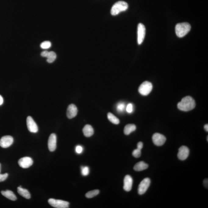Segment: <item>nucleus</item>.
<instances>
[{
	"label": "nucleus",
	"mask_w": 208,
	"mask_h": 208,
	"mask_svg": "<svg viewBox=\"0 0 208 208\" xmlns=\"http://www.w3.org/2000/svg\"><path fill=\"white\" fill-rule=\"evenodd\" d=\"M133 179L129 175L125 176L124 179V190L129 192L131 190L133 185Z\"/></svg>",
	"instance_id": "obj_14"
},
{
	"label": "nucleus",
	"mask_w": 208,
	"mask_h": 208,
	"mask_svg": "<svg viewBox=\"0 0 208 208\" xmlns=\"http://www.w3.org/2000/svg\"><path fill=\"white\" fill-rule=\"evenodd\" d=\"M13 142L14 139L11 136H4L0 140V146L3 148H8L13 144Z\"/></svg>",
	"instance_id": "obj_10"
},
{
	"label": "nucleus",
	"mask_w": 208,
	"mask_h": 208,
	"mask_svg": "<svg viewBox=\"0 0 208 208\" xmlns=\"http://www.w3.org/2000/svg\"><path fill=\"white\" fill-rule=\"evenodd\" d=\"M83 149L82 146L81 145H77L76 147L75 151L76 153L77 154H81L82 153Z\"/></svg>",
	"instance_id": "obj_29"
},
{
	"label": "nucleus",
	"mask_w": 208,
	"mask_h": 208,
	"mask_svg": "<svg viewBox=\"0 0 208 208\" xmlns=\"http://www.w3.org/2000/svg\"><path fill=\"white\" fill-rule=\"evenodd\" d=\"M152 88L153 86L151 83L149 81H145L139 87L138 91L141 95L146 96L151 92Z\"/></svg>",
	"instance_id": "obj_4"
},
{
	"label": "nucleus",
	"mask_w": 208,
	"mask_h": 208,
	"mask_svg": "<svg viewBox=\"0 0 208 208\" xmlns=\"http://www.w3.org/2000/svg\"><path fill=\"white\" fill-rule=\"evenodd\" d=\"M143 147V143L142 142H139L137 144V149L141 150Z\"/></svg>",
	"instance_id": "obj_31"
},
{
	"label": "nucleus",
	"mask_w": 208,
	"mask_h": 208,
	"mask_svg": "<svg viewBox=\"0 0 208 208\" xmlns=\"http://www.w3.org/2000/svg\"><path fill=\"white\" fill-rule=\"evenodd\" d=\"M47 59V61L48 63H51L55 61L56 59V55L55 52L53 51H51L49 52L47 57H46Z\"/></svg>",
	"instance_id": "obj_22"
},
{
	"label": "nucleus",
	"mask_w": 208,
	"mask_h": 208,
	"mask_svg": "<svg viewBox=\"0 0 208 208\" xmlns=\"http://www.w3.org/2000/svg\"><path fill=\"white\" fill-rule=\"evenodd\" d=\"M146 29L145 26L142 23H140L138 26L137 41L138 45L142 43L145 36Z\"/></svg>",
	"instance_id": "obj_6"
},
{
	"label": "nucleus",
	"mask_w": 208,
	"mask_h": 208,
	"mask_svg": "<svg viewBox=\"0 0 208 208\" xmlns=\"http://www.w3.org/2000/svg\"><path fill=\"white\" fill-rule=\"evenodd\" d=\"M149 165L143 161L137 163L134 167V170L136 171H142L147 169Z\"/></svg>",
	"instance_id": "obj_16"
},
{
	"label": "nucleus",
	"mask_w": 208,
	"mask_h": 208,
	"mask_svg": "<svg viewBox=\"0 0 208 208\" xmlns=\"http://www.w3.org/2000/svg\"><path fill=\"white\" fill-rule=\"evenodd\" d=\"M26 122L28 129L29 131L33 133L37 132L38 131V125L31 117L29 116L27 117Z\"/></svg>",
	"instance_id": "obj_9"
},
{
	"label": "nucleus",
	"mask_w": 208,
	"mask_h": 208,
	"mask_svg": "<svg viewBox=\"0 0 208 208\" xmlns=\"http://www.w3.org/2000/svg\"><path fill=\"white\" fill-rule=\"evenodd\" d=\"M1 193L3 195L9 200L15 201L17 199L16 196L11 190H7L6 191H1Z\"/></svg>",
	"instance_id": "obj_18"
},
{
	"label": "nucleus",
	"mask_w": 208,
	"mask_h": 208,
	"mask_svg": "<svg viewBox=\"0 0 208 208\" xmlns=\"http://www.w3.org/2000/svg\"><path fill=\"white\" fill-rule=\"evenodd\" d=\"M125 104L124 102H119L117 106V111L119 113H122L125 109Z\"/></svg>",
	"instance_id": "obj_24"
},
{
	"label": "nucleus",
	"mask_w": 208,
	"mask_h": 208,
	"mask_svg": "<svg viewBox=\"0 0 208 208\" xmlns=\"http://www.w3.org/2000/svg\"><path fill=\"white\" fill-rule=\"evenodd\" d=\"M33 161L31 158L24 157L19 160L18 164L21 167L23 168H27L33 164Z\"/></svg>",
	"instance_id": "obj_12"
},
{
	"label": "nucleus",
	"mask_w": 208,
	"mask_h": 208,
	"mask_svg": "<svg viewBox=\"0 0 208 208\" xmlns=\"http://www.w3.org/2000/svg\"><path fill=\"white\" fill-rule=\"evenodd\" d=\"M0 167H1V164H0ZM0 172H1V170H0Z\"/></svg>",
	"instance_id": "obj_37"
},
{
	"label": "nucleus",
	"mask_w": 208,
	"mask_h": 208,
	"mask_svg": "<svg viewBox=\"0 0 208 208\" xmlns=\"http://www.w3.org/2000/svg\"><path fill=\"white\" fill-rule=\"evenodd\" d=\"M57 137L55 133H52L49 136L48 141V146L50 151L53 152L56 148Z\"/></svg>",
	"instance_id": "obj_13"
},
{
	"label": "nucleus",
	"mask_w": 208,
	"mask_h": 208,
	"mask_svg": "<svg viewBox=\"0 0 208 208\" xmlns=\"http://www.w3.org/2000/svg\"><path fill=\"white\" fill-rule=\"evenodd\" d=\"M81 171L82 175L84 176L88 175L90 172V170L88 167H82Z\"/></svg>",
	"instance_id": "obj_26"
},
{
	"label": "nucleus",
	"mask_w": 208,
	"mask_h": 208,
	"mask_svg": "<svg viewBox=\"0 0 208 208\" xmlns=\"http://www.w3.org/2000/svg\"><path fill=\"white\" fill-rule=\"evenodd\" d=\"M48 203L51 206L56 208H67L69 206L70 203L68 202L62 200L50 199L48 200Z\"/></svg>",
	"instance_id": "obj_5"
},
{
	"label": "nucleus",
	"mask_w": 208,
	"mask_h": 208,
	"mask_svg": "<svg viewBox=\"0 0 208 208\" xmlns=\"http://www.w3.org/2000/svg\"><path fill=\"white\" fill-rule=\"evenodd\" d=\"M77 106L74 104H71L68 106L67 110V116L68 118H74L77 116Z\"/></svg>",
	"instance_id": "obj_15"
},
{
	"label": "nucleus",
	"mask_w": 208,
	"mask_h": 208,
	"mask_svg": "<svg viewBox=\"0 0 208 208\" xmlns=\"http://www.w3.org/2000/svg\"><path fill=\"white\" fill-rule=\"evenodd\" d=\"M203 185H204V186L205 187H206V188H208V180L207 178H206V179H205L204 180V181H203Z\"/></svg>",
	"instance_id": "obj_33"
},
{
	"label": "nucleus",
	"mask_w": 208,
	"mask_h": 208,
	"mask_svg": "<svg viewBox=\"0 0 208 208\" xmlns=\"http://www.w3.org/2000/svg\"><path fill=\"white\" fill-rule=\"evenodd\" d=\"M150 178H144L139 184L138 188V193L139 194L143 195L145 194L147 191L148 188L150 186Z\"/></svg>",
	"instance_id": "obj_7"
},
{
	"label": "nucleus",
	"mask_w": 208,
	"mask_h": 208,
	"mask_svg": "<svg viewBox=\"0 0 208 208\" xmlns=\"http://www.w3.org/2000/svg\"><path fill=\"white\" fill-rule=\"evenodd\" d=\"M136 126L134 124H128L125 126L124 130V133L126 135H128L132 132L135 131Z\"/></svg>",
	"instance_id": "obj_20"
},
{
	"label": "nucleus",
	"mask_w": 208,
	"mask_h": 208,
	"mask_svg": "<svg viewBox=\"0 0 208 208\" xmlns=\"http://www.w3.org/2000/svg\"><path fill=\"white\" fill-rule=\"evenodd\" d=\"M207 141H208V136H207Z\"/></svg>",
	"instance_id": "obj_36"
},
{
	"label": "nucleus",
	"mask_w": 208,
	"mask_h": 208,
	"mask_svg": "<svg viewBox=\"0 0 208 208\" xmlns=\"http://www.w3.org/2000/svg\"><path fill=\"white\" fill-rule=\"evenodd\" d=\"M17 192L20 195L23 196V197L26 199H30V195L29 192L26 189L22 188L21 186L17 188Z\"/></svg>",
	"instance_id": "obj_19"
},
{
	"label": "nucleus",
	"mask_w": 208,
	"mask_h": 208,
	"mask_svg": "<svg viewBox=\"0 0 208 208\" xmlns=\"http://www.w3.org/2000/svg\"><path fill=\"white\" fill-rule=\"evenodd\" d=\"M204 129L206 131H208V124H206L204 126Z\"/></svg>",
	"instance_id": "obj_35"
},
{
	"label": "nucleus",
	"mask_w": 208,
	"mask_h": 208,
	"mask_svg": "<svg viewBox=\"0 0 208 208\" xmlns=\"http://www.w3.org/2000/svg\"><path fill=\"white\" fill-rule=\"evenodd\" d=\"M133 110V105L131 103L128 104L126 107V111L129 113H132Z\"/></svg>",
	"instance_id": "obj_28"
},
{
	"label": "nucleus",
	"mask_w": 208,
	"mask_h": 208,
	"mask_svg": "<svg viewBox=\"0 0 208 208\" xmlns=\"http://www.w3.org/2000/svg\"><path fill=\"white\" fill-rule=\"evenodd\" d=\"M8 176V174L6 173L4 174H0V182L5 181Z\"/></svg>",
	"instance_id": "obj_30"
},
{
	"label": "nucleus",
	"mask_w": 208,
	"mask_h": 208,
	"mask_svg": "<svg viewBox=\"0 0 208 208\" xmlns=\"http://www.w3.org/2000/svg\"><path fill=\"white\" fill-rule=\"evenodd\" d=\"M191 26L187 23H178L175 26V32L178 37L181 38L185 36L190 31Z\"/></svg>",
	"instance_id": "obj_2"
},
{
	"label": "nucleus",
	"mask_w": 208,
	"mask_h": 208,
	"mask_svg": "<svg viewBox=\"0 0 208 208\" xmlns=\"http://www.w3.org/2000/svg\"><path fill=\"white\" fill-rule=\"evenodd\" d=\"M133 156L135 158L140 157L141 155V150H139L138 149H136L133 150L132 153Z\"/></svg>",
	"instance_id": "obj_27"
},
{
	"label": "nucleus",
	"mask_w": 208,
	"mask_h": 208,
	"mask_svg": "<svg viewBox=\"0 0 208 208\" xmlns=\"http://www.w3.org/2000/svg\"><path fill=\"white\" fill-rule=\"evenodd\" d=\"M189 154V150L187 146H183L180 148L178 153V157L180 160L186 159Z\"/></svg>",
	"instance_id": "obj_11"
},
{
	"label": "nucleus",
	"mask_w": 208,
	"mask_h": 208,
	"mask_svg": "<svg viewBox=\"0 0 208 208\" xmlns=\"http://www.w3.org/2000/svg\"><path fill=\"white\" fill-rule=\"evenodd\" d=\"M3 99L2 96L0 95V105H2L3 103Z\"/></svg>",
	"instance_id": "obj_34"
},
{
	"label": "nucleus",
	"mask_w": 208,
	"mask_h": 208,
	"mask_svg": "<svg viewBox=\"0 0 208 208\" xmlns=\"http://www.w3.org/2000/svg\"><path fill=\"white\" fill-rule=\"evenodd\" d=\"M128 5L124 1H119L116 3L111 8V13L113 16H116L121 12L128 9Z\"/></svg>",
	"instance_id": "obj_3"
},
{
	"label": "nucleus",
	"mask_w": 208,
	"mask_h": 208,
	"mask_svg": "<svg viewBox=\"0 0 208 208\" xmlns=\"http://www.w3.org/2000/svg\"><path fill=\"white\" fill-rule=\"evenodd\" d=\"M177 107L181 111H188L192 110L195 108V101L191 96H186L181 99V102H178Z\"/></svg>",
	"instance_id": "obj_1"
},
{
	"label": "nucleus",
	"mask_w": 208,
	"mask_h": 208,
	"mask_svg": "<svg viewBox=\"0 0 208 208\" xmlns=\"http://www.w3.org/2000/svg\"><path fill=\"white\" fill-rule=\"evenodd\" d=\"M99 191L98 190H92L88 192L86 194V197L88 198H91L99 194Z\"/></svg>",
	"instance_id": "obj_23"
},
{
	"label": "nucleus",
	"mask_w": 208,
	"mask_h": 208,
	"mask_svg": "<svg viewBox=\"0 0 208 208\" xmlns=\"http://www.w3.org/2000/svg\"><path fill=\"white\" fill-rule=\"evenodd\" d=\"M51 42L49 41H46L42 42L40 45L41 48L43 49H48L51 47Z\"/></svg>",
	"instance_id": "obj_25"
},
{
	"label": "nucleus",
	"mask_w": 208,
	"mask_h": 208,
	"mask_svg": "<svg viewBox=\"0 0 208 208\" xmlns=\"http://www.w3.org/2000/svg\"><path fill=\"white\" fill-rule=\"evenodd\" d=\"M108 119L114 124H118L120 123V120L111 113H108L107 115Z\"/></svg>",
	"instance_id": "obj_21"
},
{
	"label": "nucleus",
	"mask_w": 208,
	"mask_h": 208,
	"mask_svg": "<svg viewBox=\"0 0 208 208\" xmlns=\"http://www.w3.org/2000/svg\"><path fill=\"white\" fill-rule=\"evenodd\" d=\"M154 144L157 146H161L164 144L166 141V137L159 133H155L152 137Z\"/></svg>",
	"instance_id": "obj_8"
},
{
	"label": "nucleus",
	"mask_w": 208,
	"mask_h": 208,
	"mask_svg": "<svg viewBox=\"0 0 208 208\" xmlns=\"http://www.w3.org/2000/svg\"><path fill=\"white\" fill-rule=\"evenodd\" d=\"M84 135L87 137H91L94 134V130L91 126L87 124L84 126L83 130Z\"/></svg>",
	"instance_id": "obj_17"
},
{
	"label": "nucleus",
	"mask_w": 208,
	"mask_h": 208,
	"mask_svg": "<svg viewBox=\"0 0 208 208\" xmlns=\"http://www.w3.org/2000/svg\"><path fill=\"white\" fill-rule=\"evenodd\" d=\"M48 53H49V52L48 51H44L41 53V56L42 57H46V58L48 56Z\"/></svg>",
	"instance_id": "obj_32"
}]
</instances>
